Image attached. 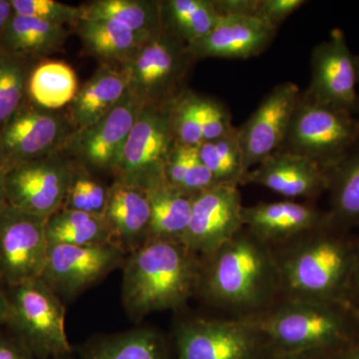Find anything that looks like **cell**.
I'll use <instances>...</instances> for the list:
<instances>
[{
    "label": "cell",
    "mask_w": 359,
    "mask_h": 359,
    "mask_svg": "<svg viewBox=\"0 0 359 359\" xmlns=\"http://www.w3.org/2000/svg\"><path fill=\"white\" fill-rule=\"evenodd\" d=\"M150 205L149 240L182 243L192 216L193 198L167 181L145 191Z\"/></svg>",
    "instance_id": "obj_25"
},
{
    "label": "cell",
    "mask_w": 359,
    "mask_h": 359,
    "mask_svg": "<svg viewBox=\"0 0 359 359\" xmlns=\"http://www.w3.org/2000/svg\"><path fill=\"white\" fill-rule=\"evenodd\" d=\"M334 351H304L294 353H278L269 351L264 359H334Z\"/></svg>",
    "instance_id": "obj_41"
},
{
    "label": "cell",
    "mask_w": 359,
    "mask_h": 359,
    "mask_svg": "<svg viewBox=\"0 0 359 359\" xmlns=\"http://www.w3.org/2000/svg\"><path fill=\"white\" fill-rule=\"evenodd\" d=\"M347 302H348V304L353 302H359V248L355 268H354L353 278H351L348 294H347Z\"/></svg>",
    "instance_id": "obj_43"
},
{
    "label": "cell",
    "mask_w": 359,
    "mask_h": 359,
    "mask_svg": "<svg viewBox=\"0 0 359 359\" xmlns=\"http://www.w3.org/2000/svg\"><path fill=\"white\" fill-rule=\"evenodd\" d=\"M0 359H37L11 334H0Z\"/></svg>",
    "instance_id": "obj_40"
},
{
    "label": "cell",
    "mask_w": 359,
    "mask_h": 359,
    "mask_svg": "<svg viewBox=\"0 0 359 359\" xmlns=\"http://www.w3.org/2000/svg\"><path fill=\"white\" fill-rule=\"evenodd\" d=\"M103 217L112 231L115 244L126 255L147 242L150 205L147 194L142 189L115 181L109 188Z\"/></svg>",
    "instance_id": "obj_21"
},
{
    "label": "cell",
    "mask_w": 359,
    "mask_h": 359,
    "mask_svg": "<svg viewBox=\"0 0 359 359\" xmlns=\"http://www.w3.org/2000/svg\"><path fill=\"white\" fill-rule=\"evenodd\" d=\"M257 0H215L221 16L237 15L254 18Z\"/></svg>",
    "instance_id": "obj_39"
},
{
    "label": "cell",
    "mask_w": 359,
    "mask_h": 359,
    "mask_svg": "<svg viewBox=\"0 0 359 359\" xmlns=\"http://www.w3.org/2000/svg\"><path fill=\"white\" fill-rule=\"evenodd\" d=\"M197 109L204 142L217 140L236 128L231 113L216 99L197 95Z\"/></svg>",
    "instance_id": "obj_37"
},
{
    "label": "cell",
    "mask_w": 359,
    "mask_h": 359,
    "mask_svg": "<svg viewBox=\"0 0 359 359\" xmlns=\"http://www.w3.org/2000/svg\"><path fill=\"white\" fill-rule=\"evenodd\" d=\"M161 18L165 32L189 45L211 32L221 15L215 0H164Z\"/></svg>",
    "instance_id": "obj_30"
},
{
    "label": "cell",
    "mask_w": 359,
    "mask_h": 359,
    "mask_svg": "<svg viewBox=\"0 0 359 359\" xmlns=\"http://www.w3.org/2000/svg\"><path fill=\"white\" fill-rule=\"evenodd\" d=\"M330 223L346 230L359 226V145L330 171Z\"/></svg>",
    "instance_id": "obj_31"
},
{
    "label": "cell",
    "mask_w": 359,
    "mask_h": 359,
    "mask_svg": "<svg viewBox=\"0 0 359 359\" xmlns=\"http://www.w3.org/2000/svg\"><path fill=\"white\" fill-rule=\"evenodd\" d=\"M197 294L228 318H254L280 299L271 247L243 229L201 257Z\"/></svg>",
    "instance_id": "obj_1"
},
{
    "label": "cell",
    "mask_w": 359,
    "mask_h": 359,
    "mask_svg": "<svg viewBox=\"0 0 359 359\" xmlns=\"http://www.w3.org/2000/svg\"><path fill=\"white\" fill-rule=\"evenodd\" d=\"M6 203V172L0 168V205Z\"/></svg>",
    "instance_id": "obj_46"
},
{
    "label": "cell",
    "mask_w": 359,
    "mask_h": 359,
    "mask_svg": "<svg viewBox=\"0 0 359 359\" xmlns=\"http://www.w3.org/2000/svg\"><path fill=\"white\" fill-rule=\"evenodd\" d=\"M9 334L29 349L37 359L71 354L66 334L65 306L60 297L39 278L8 287Z\"/></svg>",
    "instance_id": "obj_6"
},
{
    "label": "cell",
    "mask_w": 359,
    "mask_h": 359,
    "mask_svg": "<svg viewBox=\"0 0 359 359\" xmlns=\"http://www.w3.org/2000/svg\"><path fill=\"white\" fill-rule=\"evenodd\" d=\"M76 163L55 153L6 172V204L48 218L65 204Z\"/></svg>",
    "instance_id": "obj_12"
},
{
    "label": "cell",
    "mask_w": 359,
    "mask_h": 359,
    "mask_svg": "<svg viewBox=\"0 0 359 359\" xmlns=\"http://www.w3.org/2000/svg\"><path fill=\"white\" fill-rule=\"evenodd\" d=\"M14 14L11 0H0V39Z\"/></svg>",
    "instance_id": "obj_42"
},
{
    "label": "cell",
    "mask_w": 359,
    "mask_h": 359,
    "mask_svg": "<svg viewBox=\"0 0 359 359\" xmlns=\"http://www.w3.org/2000/svg\"><path fill=\"white\" fill-rule=\"evenodd\" d=\"M328 222L325 226L271 248L280 278V297L348 304L358 248Z\"/></svg>",
    "instance_id": "obj_2"
},
{
    "label": "cell",
    "mask_w": 359,
    "mask_h": 359,
    "mask_svg": "<svg viewBox=\"0 0 359 359\" xmlns=\"http://www.w3.org/2000/svg\"><path fill=\"white\" fill-rule=\"evenodd\" d=\"M122 301L130 318L177 309L197 294L201 257L175 241L149 240L127 255Z\"/></svg>",
    "instance_id": "obj_3"
},
{
    "label": "cell",
    "mask_w": 359,
    "mask_h": 359,
    "mask_svg": "<svg viewBox=\"0 0 359 359\" xmlns=\"http://www.w3.org/2000/svg\"><path fill=\"white\" fill-rule=\"evenodd\" d=\"M127 91L126 76L120 68L100 65L78 90L66 113L76 131L83 130L108 114Z\"/></svg>",
    "instance_id": "obj_22"
},
{
    "label": "cell",
    "mask_w": 359,
    "mask_h": 359,
    "mask_svg": "<svg viewBox=\"0 0 359 359\" xmlns=\"http://www.w3.org/2000/svg\"><path fill=\"white\" fill-rule=\"evenodd\" d=\"M359 145V117L299 97L280 150L304 156L330 172Z\"/></svg>",
    "instance_id": "obj_5"
},
{
    "label": "cell",
    "mask_w": 359,
    "mask_h": 359,
    "mask_svg": "<svg viewBox=\"0 0 359 359\" xmlns=\"http://www.w3.org/2000/svg\"><path fill=\"white\" fill-rule=\"evenodd\" d=\"M82 20H106L139 34L156 36L163 32L161 1L95 0L82 4Z\"/></svg>",
    "instance_id": "obj_26"
},
{
    "label": "cell",
    "mask_w": 359,
    "mask_h": 359,
    "mask_svg": "<svg viewBox=\"0 0 359 359\" xmlns=\"http://www.w3.org/2000/svg\"><path fill=\"white\" fill-rule=\"evenodd\" d=\"M46 238L48 245L91 247L115 244L112 231L103 216L65 209L59 210L47 219Z\"/></svg>",
    "instance_id": "obj_29"
},
{
    "label": "cell",
    "mask_w": 359,
    "mask_h": 359,
    "mask_svg": "<svg viewBox=\"0 0 359 359\" xmlns=\"http://www.w3.org/2000/svg\"><path fill=\"white\" fill-rule=\"evenodd\" d=\"M199 153L217 184L243 185L247 173L237 127L222 138L204 142L199 147Z\"/></svg>",
    "instance_id": "obj_33"
},
{
    "label": "cell",
    "mask_w": 359,
    "mask_h": 359,
    "mask_svg": "<svg viewBox=\"0 0 359 359\" xmlns=\"http://www.w3.org/2000/svg\"><path fill=\"white\" fill-rule=\"evenodd\" d=\"M245 184L263 186L285 200L313 199L328 190L330 172L304 156L278 150L245 174Z\"/></svg>",
    "instance_id": "obj_18"
},
{
    "label": "cell",
    "mask_w": 359,
    "mask_h": 359,
    "mask_svg": "<svg viewBox=\"0 0 359 359\" xmlns=\"http://www.w3.org/2000/svg\"><path fill=\"white\" fill-rule=\"evenodd\" d=\"M53 359H73L71 354H66V355L58 356V358H55Z\"/></svg>",
    "instance_id": "obj_47"
},
{
    "label": "cell",
    "mask_w": 359,
    "mask_h": 359,
    "mask_svg": "<svg viewBox=\"0 0 359 359\" xmlns=\"http://www.w3.org/2000/svg\"><path fill=\"white\" fill-rule=\"evenodd\" d=\"M334 359H359V347L356 348L340 349L334 354Z\"/></svg>",
    "instance_id": "obj_45"
},
{
    "label": "cell",
    "mask_w": 359,
    "mask_h": 359,
    "mask_svg": "<svg viewBox=\"0 0 359 359\" xmlns=\"http://www.w3.org/2000/svg\"><path fill=\"white\" fill-rule=\"evenodd\" d=\"M238 186L217 184L193 197L192 216L182 244L208 256L244 229Z\"/></svg>",
    "instance_id": "obj_16"
},
{
    "label": "cell",
    "mask_w": 359,
    "mask_h": 359,
    "mask_svg": "<svg viewBox=\"0 0 359 359\" xmlns=\"http://www.w3.org/2000/svg\"><path fill=\"white\" fill-rule=\"evenodd\" d=\"M143 103L129 91L108 114L75 131L62 152L86 170L115 172Z\"/></svg>",
    "instance_id": "obj_14"
},
{
    "label": "cell",
    "mask_w": 359,
    "mask_h": 359,
    "mask_svg": "<svg viewBox=\"0 0 359 359\" xmlns=\"http://www.w3.org/2000/svg\"><path fill=\"white\" fill-rule=\"evenodd\" d=\"M328 222L327 212L294 200L261 203L243 209L245 230L271 248L287 244Z\"/></svg>",
    "instance_id": "obj_19"
},
{
    "label": "cell",
    "mask_w": 359,
    "mask_h": 359,
    "mask_svg": "<svg viewBox=\"0 0 359 359\" xmlns=\"http://www.w3.org/2000/svg\"><path fill=\"white\" fill-rule=\"evenodd\" d=\"M47 219L0 205V280L7 287L41 278L48 255Z\"/></svg>",
    "instance_id": "obj_11"
},
{
    "label": "cell",
    "mask_w": 359,
    "mask_h": 359,
    "mask_svg": "<svg viewBox=\"0 0 359 359\" xmlns=\"http://www.w3.org/2000/svg\"><path fill=\"white\" fill-rule=\"evenodd\" d=\"M68 35L65 26L14 13L0 39V47L40 61L62 50Z\"/></svg>",
    "instance_id": "obj_24"
},
{
    "label": "cell",
    "mask_w": 359,
    "mask_h": 359,
    "mask_svg": "<svg viewBox=\"0 0 359 359\" xmlns=\"http://www.w3.org/2000/svg\"><path fill=\"white\" fill-rule=\"evenodd\" d=\"M175 359H264L268 340L252 318H193L174 332Z\"/></svg>",
    "instance_id": "obj_7"
},
{
    "label": "cell",
    "mask_w": 359,
    "mask_h": 359,
    "mask_svg": "<svg viewBox=\"0 0 359 359\" xmlns=\"http://www.w3.org/2000/svg\"><path fill=\"white\" fill-rule=\"evenodd\" d=\"M348 304L280 297L252 318L268 340L271 351L337 353L348 341Z\"/></svg>",
    "instance_id": "obj_4"
},
{
    "label": "cell",
    "mask_w": 359,
    "mask_h": 359,
    "mask_svg": "<svg viewBox=\"0 0 359 359\" xmlns=\"http://www.w3.org/2000/svg\"><path fill=\"white\" fill-rule=\"evenodd\" d=\"M75 131L67 113L42 109L27 98L0 128V168L7 172L61 152Z\"/></svg>",
    "instance_id": "obj_10"
},
{
    "label": "cell",
    "mask_w": 359,
    "mask_h": 359,
    "mask_svg": "<svg viewBox=\"0 0 359 359\" xmlns=\"http://www.w3.org/2000/svg\"><path fill=\"white\" fill-rule=\"evenodd\" d=\"M14 13L61 26H73L83 18L81 6L54 0H11Z\"/></svg>",
    "instance_id": "obj_36"
},
{
    "label": "cell",
    "mask_w": 359,
    "mask_h": 359,
    "mask_svg": "<svg viewBox=\"0 0 359 359\" xmlns=\"http://www.w3.org/2000/svg\"><path fill=\"white\" fill-rule=\"evenodd\" d=\"M355 316H356V320H358V323H359V311H358V313L355 314Z\"/></svg>",
    "instance_id": "obj_48"
},
{
    "label": "cell",
    "mask_w": 359,
    "mask_h": 359,
    "mask_svg": "<svg viewBox=\"0 0 359 359\" xmlns=\"http://www.w3.org/2000/svg\"><path fill=\"white\" fill-rule=\"evenodd\" d=\"M9 311L8 287L0 280V325H6Z\"/></svg>",
    "instance_id": "obj_44"
},
{
    "label": "cell",
    "mask_w": 359,
    "mask_h": 359,
    "mask_svg": "<svg viewBox=\"0 0 359 359\" xmlns=\"http://www.w3.org/2000/svg\"><path fill=\"white\" fill-rule=\"evenodd\" d=\"M79 90L76 72L60 60L39 61L33 68L27 87V98L45 110L68 107Z\"/></svg>",
    "instance_id": "obj_27"
},
{
    "label": "cell",
    "mask_w": 359,
    "mask_h": 359,
    "mask_svg": "<svg viewBox=\"0 0 359 359\" xmlns=\"http://www.w3.org/2000/svg\"><path fill=\"white\" fill-rule=\"evenodd\" d=\"M358 56L347 45L346 35L334 28L327 40L311 53V80L304 95L316 102L335 106L359 117Z\"/></svg>",
    "instance_id": "obj_15"
},
{
    "label": "cell",
    "mask_w": 359,
    "mask_h": 359,
    "mask_svg": "<svg viewBox=\"0 0 359 359\" xmlns=\"http://www.w3.org/2000/svg\"><path fill=\"white\" fill-rule=\"evenodd\" d=\"M198 93L184 90L171 102V126L180 145L200 147L204 143L197 109Z\"/></svg>",
    "instance_id": "obj_35"
},
{
    "label": "cell",
    "mask_w": 359,
    "mask_h": 359,
    "mask_svg": "<svg viewBox=\"0 0 359 359\" xmlns=\"http://www.w3.org/2000/svg\"><path fill=\"white\" fill-rule=\"evenodd\" d=\"M126 252L115 244L49 245L41 280L61 301H70L122 269Z\"/></svg>",
    "instance_id": "obj_13"
},
{
    "label": "cell",
    "mask_w": 359,
    "mask_h": 359,
    "mask_svg": "<svg viewBox=\"0 0 359 359\" xmlns=\"http://www.w3.org/2000/svg\"><path fill=\"white\" fill-rule=\"evenodd\" d=\"M171 102L142 108L114 172L115 181L144 191L166 181L165 169L176 144L170 116Z\"/></svg>",
    "instance_id": "obj_9"
},
{
    "label": "cell",
    "mask_w": 359,
    "mask_h": 359,
    "mask_svg": "<svg viewBox=\"0 0 359 359\" xmlns=\"http://www.w3.org/2000/svg\"><path fill=\"white\" fill-rule=\"evenodd\" d=\"M83 359H171L170 347L162 334L152 328H137L124 334L90 342Z\"/></svg>",
    "instance_id": "obj_28"
},
{
    "label": "cell",
    "mask_w": 359,
    "mask_h": 359,
    "mask_svg": "<svg viewBox=\"0 0 359 359\" xmlns=\"http://www.w3.org/2000/svg\"><path fill=\"white\" fill-rule=\"evenodd\" d=\"M39 62L0 47V128L27 100L28 81Z\"/></svg>",
    "instance_id": "obj_32"
},
{
    "label": "cell",
    "mask_w": 359,
    "mask_h": 359,
    "mask_svg": "<svg viewBox=\"0 0 359 359\" xmlns=\"http://www.w3.org/2000/svg\"><path fill=\"white\" fill-rule=\"evenodd\" d=\"M108 196L109 188L92 177L88 170L76 163L65 204L61 209L103 216Z\"/></svg>",
    "instance_id": "obj_34"
},
{
    "label": "cell",
    "mask_w": 359,
    "mask_h": 359,
    "mask_svg": "<svg viewBox=\"0 0 359 359\" xmlns=\"http://www.w3.org/2000/svg\"><path fill=\"white\" fill-rule=\"evenodd\" d=\"M358 84H359V57L358 60Z\"/></svg>",
    "instance_id": "obj_49"
},
{
    "label": "cell",
    "mask_w": 359,
    "mask_h": 359,
    "mask_svg": "<svg viewBox=\"0 0 359 359\" xmlns=\"http://www.w3.org/2000/svg\"><path fill=\"white\" fill-rule=\"evenodd\" d=\"M301 94L294 82L276 85L238 127L245 173L282 147Z\"/></svg>",
    "instance_id": "obj_17"
},
{
    "label": "cell",
    "mask_w": 359,
    "mask_h": 359,
    "mask_svg": "<svg viewBox=\"0 0 359 359\" xmlns=\"http://www.w3.org/2000/svg\"><path fill=\"white\" fill-rule=\"evenodd\" d=\"M276 30L255 18L221 16L205 36L188 45L194 61L205 58L249 59L263 53Z\"/></svg>",
    "instance_id": "obj_20"
},
{
    "label": "cell",
    "mask_w": 359,
    "mask_h": 359,
    "mask_svg": "<svg viewBox=\"0 0 359 359\" xmlns=\"http://www.w3.org/2000/svg\"><path fill=\"white\" fill-rule=\"evenodd\" d=\"M306 4L304 0H257L254 18L278 32L285 20Z\"/></svg>",
    "instance_id": "obj_38"
},
{
    "label": "cell",
    "mask_w": 359,
    "mask_h": 359,
    "mask_svg": "<svg viewBox=\"0 0 359 359\" xmlns=\"http://www.w3.org/2000/svg\"><path fill=\"white\" fill-rule=\"evenodd\" d=\"M193 62L188 45L163 30L120 69L128 91L143 105H162L185 90L184 82Z\"/></svg>",
    "instance_id": "obj_8"
},
{
    "label": "cell",
    "mask_w": 359,
    "mask_h": 359,
    "mask_svg": "<svg viewBox=\"0 0 359 359\" xmlns=\"http://www.w3.org/2000/svg\"><path fill=\"white\" fill-rule=\"evenodd\" d=\"M74 28L87 54L98 59L101 65L117 68L126 65L146 42L155 37L130 32L106 20H82Z\"/></svg>",
    "instance_id": "obj_23"
}]
</instances>
